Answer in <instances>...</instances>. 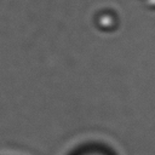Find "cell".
<instances>
[{
	"label": "cell",
	"mask_w": 155,
	"mask_h": 155,
	"mask_svg": "<svg viewBox=\"0 0 155 155\" xmlns=\"http://www.w3.org/2000/svg\"><path fill=\"white\" fill-rule=\"evenodd\" d=\"M87 155H102V154H87Z\"/></svg>",
	"instance_id": "obj_1"
}]
</instances>
